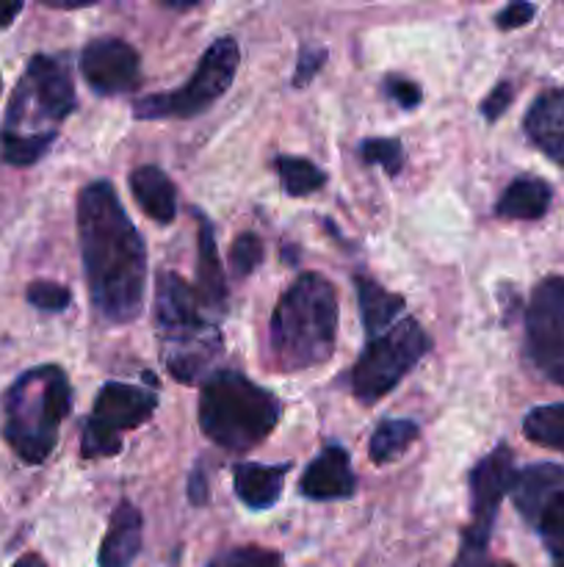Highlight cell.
<instances>
[{
    "label": "cell",
    "mask_w": 564,
    "mask_h": 567,
    "mask_svg": "<svg viewBox=\"0 0 564 567\" xmlns=\"http://www.w3.org/2000/svg\"><path fill=\"white\" fill-rule=\"evenodd\" d=\"M77 241L94 310L111 324L136 321L144 310L147 249L108 181L77 197Z\"/></svg>",
    "instance_id": "cell-1"
},
{
    "label": "cell",
    "mask_w": 564,
    "mask_h": 567,
    "mask_svg": "<svg viewBox=\"0 0 564 567\" xmlns=\"http://www.w3.org/2000/svg\"><path fill=\"white\" fill-rule=\"evenodd\" d=\"M75 105L77 97L66 61L59 55H33L6 111L0 136L6 164H36Z\"/></svg>",
    "instance_id": "cell-2"
},
{
    "label": "cell",
    "mask_w": 564,
    "mask_h": 567,
    "mask_svg": "<svg viewBox=\"0 0 564 567\" xmlns=\"http://www.w3.org/2000/svg\"><path fill=\"white\" fill-rule=\"evenodd\" d=\"M337 291L326 277L304 271L276 302L269 327L274 365L285 374L315 369L335 352Z\"/></svg>",
    "instance_id": "cell-3"
},
{
    "label": "cell",
    "mask_w": 564,
    "mask_h": 567,
    "mask_svg": "<svg viewBox=\"0 0 564 567\" xmlns=\"http://www.w3.org/2000/svg\"><path fill=\"white\" fill-rule=\"evenodd\" d=\"M72 413V385L59 365H36L17 377L3 396V435L28 465H42Z\"/></svg>",
    "instance_id": "cell-4"
},
{
    "label": "cell",
    "mask_w": 564,
    "mask_h": 567,
    "mask_svg": "<svg viewBox=\"0 0 564 567\" xmlns=\"http://www.w3.org/2000/svg\"><path fill=\"white\" fill-rule=\"evenodd\" d=\"M208 308L197 288L188 286L175 271L155 277V321L164 338V360L169 374L182 385L202 380L221 352L219 330L208 321Z\"/></svg>",
    "instance_id": "cell-5"
},
{
    "label": "cell",
    "mask_w": 564,
    "mask_h": 567,
    "mask_svg": "<svg viewBox=\"0 0 564 567\" xmlns=\"http://www.w3.org/2000/svg\"><path fill=\"white\" fill-rule=\"evenodd\" d=\"M282 404L238 371H216L199 391V426L216 446L243 454L274 432Z\"/></svg>",
    "instance_id": "cell-6"
},
{
    "label": "cell",
    "mask_w": 564,
    "mask_h": 567,
    "mask_svg": "<svg viewBox=\"0 0 564 567\" xmlns=\"http://www.w3.org/2000/svg\"><path fill=\"white\" fill-rule=\"evenodd\" d=\"M429 347L431 341L424 327L404 316L390 330L365 341L357 363L348 371L352 393L363 404H376L418 365V360L429 352Z\"/></svg>",
    "instance_id": "cell-7"
},
{
    "label": "cell",
    "mask_w": 564,
    "mask_h": 567,
    "mask_svg": "<svg viewBox=\"0 0 564 567\" xmlns=\"http://www.w3.org/2000/svg\"><path fill=\"white\" fill-rule=\"evenodd\" d=\"M241 64V50L232 37H221L208 44L199 59L197 72L177 92L147 94L133 103L136 120H191L205 114L230 89Z\"/></svg>",
    "instance_id": "cell-8"
},
{
    "label": "cell",
    "mask_w": 564,
    "mask_h": 567,
    "mask_svg": "<svg viewBox=\"0 0 564 567\" xmlns=\"http://www.w3.org/2000/svg\"><path fill=\"white\" fill-rule=\"evenodd\" d=\"M158 396L125 382H105L81 432L83 460L116 457L127 432L153 419Z\"/></svg>",
    "instance_id": "cell-9"
},
{
    "label": "cell",
    "mask_w": 564,
    "mask_h": 567,
    "mask_svg": "<svg viewBox=\"0 0 564 567\" xmlns=\"http://www.w3.org/2000/svg\"><path fill=\"white\" fill-rule=\"evenodd\" d=\"M518 513L540 535L553 567H564V468L553 463L531 465L514 480Z\"/></svg>",
    "instance_id": "cell-10"
},
{
    "label": "cell",
    "mask_w": 564,
    "mask_h": 567,
    "mask_svg": "<svg viewBox=\"0 0 564 567\" xmlns=\"http://www.w3.org/2000/svg\"><path fill=\"white\" fill-rule=\"evenodd\" d=\"M525 354L542 377L564 388V277H547L531 293Z\"/></svg>",
    "instance_id": "cell-11"
},
{
    "label": "cell",
    "mask_w": 564,
    "mask_h": 567,
    "mask_svg": "<svg viewBox=\"0 0 564 567\" xmlns=\"http://www.w3.org/2000/svg\"><path fill=\"white\" fill-rule=\"evenodd\" d=\"M518 480L514 454L506 443L492 449L470 471V524L462 529L464 548H490L498 507Z\"/></svg>",
    "instance_id": "cell-12"
},
{
    "label": "cell",
    "mask_w": 564,
    "mask_h": 567,
    "mask_svg": "<svg viewBox=\"0 0 564 567\" xmlns=\"http://www.w3.org/2000/svg\"><path fill=\"white\" fill-rule=\"evenodd\" d=\"M81 75L94 94L116 97L138 89L142 83V61L133 44L125 39H94L81 53Z\"/></svg>",
    "instance_id": "cell-13"
},
{
    "label": "cell",
    "mask_w": 564,
    "mask_h": 567,
    "mask_svg": "<svg viewBox=\"0 0 564 567\" xmlns=\"http://www.w3.org/2000/svg\"><path fill=\"white\" fill-rule=\"evenodd\" d=\"M354 487H357V476L352 471V460H348L346 449L330 443L313 463L304 471L299 491L310 502H341V498H352Z\"/></svg>",
    "instance_id": "cell-14"
},
{
    "label": "cell",
    "mask_w": 564,
    "mask_h": 567,
    "mask_svg": "<svg viewBox=\"0 0 564 567\" xmlns=\"http://www.w3.org/2000/svg\"><path fill=\"white\" fill-rule=\"evenodd\" d=\"M525 133L542 153L564 166V89H547L531 103L523 120Z\"/></svg>",
    "instance_id": "cell-15"
},
{
    "label": "cell",
    "mask_w": 564,
    "mask_h": 567,
    "mask_svg": "<svg viewBox=\"0 0 564 567\" xmlns=\"http://www.w3.org/2000/svg\"><path fill=\"white\" fill-rule=\"evenodd\" d=\"M142 529L144 520L142 513L133 502L122 498L116 504V509L111 513L108 532H105V540L100 546V567H130L133 559L142 551Z\"/></svg>",
    "instance_id": "cell-16"
},
{
    "label": "cell",
    "mask_w": 564,
    "mask_h": 567,
    "mask_svg": "<svg viewBox=\"0 0 564 567\" xmlns=\"http://www.w3.org/2000/svg\"><path fill=\"white\" fill-rule=\"evenodd\" d=\"M199 216L197 230V293L210 313L227 308V280L221 269L219 249H216V230L208 216Z\"/></svg>",
    "instance_id": "cell-17"
},
{
    "label": "cell",
    "mask_w": 564,
    "mask_h": 567,
    "mask_svg": "<svg viewBox=\"0 0 564 567\" xmlns=\"http://www.w3.org/2000/svg\"><path fill=\"white\" fill-rule=\"evenodd\" d=\"M291 463L282 465H260V463H241L232 471L236 482V496L247 504L249 509H271L282 496V482H285Z\"/></svg>",
    "instance_id": "cell-18"
},
{
    "label": "cell",
    "mask_w": 564,
    "mask_h": 567,
    "mask_svg": "<svg viewBox=\"0 0 564 567\" xmlns=\"http://www.w3.org/2000/svg\"><path fill=\"white\" fill-rule=\"evenodd\" d=\"M130 192L147 216L158 225H171L177 216V188L160 166H138L130 172Z\"/></svg>",
    "instance_id": "cell-19"
},
{
    "label": "cell",
    "mask_w": 564,
    "mask_h": 567,
    "mask_svg": "<svg viewBox=\"0 0 564 567\" xmlns=\"http://www.w3.org/2000/svg\"><path fill=\"white\" fill-rule=\"evenodd\" d=\"M354 288H357L359 316H363V327L368 338L390 330L398 319H404V299L398 293L385 291L374 277L357 275L354 277Z\"/></svg>",
    "instance_id": "cell-20"
},
{
    "label": "cell",
    "mask_w": 564,
    "mask_h": 567,
    "mask_svg": "<svg viewBox=\"0 0 564 567\" xmlns=\"http://www.w3.org/2000/svg\"><path fill=\"white\" fill-rule=\"evenodd\" d=\"M551 208V186L540 177H514L512 183L506 186V192L501 194L495 205V214L501 219H523V221H534L542 219Z\"/></svg>",
    "instance_id": "cell-21"
},
{
    "label": "cell",
    "mask_w": 564,
    "mask_h": 567,
    "mask_svg": "<svg viewBox=\"0 0 564 567\" xmlns=\"http://www.w3.org/2000/svg\"><path fill=\"white\" fill-rule=\"evenodd\" d=\"M420 430L415 421L409 419H385L379 426L374 430L368 443V457L374 460L376 465H387L396 463L398 457L409 452L415 441H418Z\"/></svg>",
    "instance_id": "cell-22"
},
{
    "label": "cell",
    "mask_w": 564,
    "mask_h": 567,
    "mask_svg": "<svg viewBox=\"0 0 564 567\" xmlns=\"http://www.w3.org/2000/svg\"><path fill=\"white\" fill-rule=\"evenodd\" d=\"M276 172H280L282 188L291 197H307V194L318 192L326 183V172L318 169L313 161L296 158V155H276L274 161Z\"/></svg>",
    "instance_id": "cell-23"
},
{
    "label": "cell",
    "mask_w": 564,
    "mask_h": 567,
    "mask_svg": "<svg viewBox=\"0 0 564 567\" xmlns=\"http://www.w3.org/2000/svg\"><path fill=\"white\" fill-rule=\"evenodd\" d=\"M523 432L536 446L556 449L564 454V402L531 410L523 421Z\"/></svg>",
    "instance_id": "cell-24"
},
{
    "label": "cell",
    "mask_w": 564,
    "mask_h": 567,
    "mask_svg": "<svg viewBox=\"0 0 564 567\" xmlns=\"http://www.w3.org/2000/svg\"><path fill=\"white\" fill-rule=\"evenodd\" d=\"M359 155L365 164H379L390 177L404 169V150L398 138H368L359 144Z\"/></svg>",
    "instance_id": "cell-25"
},
{
    "label": "cell",
    "mask_w": 564,
    "mask_h": 567,
    "mask_svg": "<svg viewBox=\"0 0 564 567\" xmlns=\"http://www.w3.org/2000/svg\"><path fill=\"white\" fill-rule=\"evenodd\" d=\"M208 567H285V563H282L280 551L260 546H241L210 559Z\"/></svg>",
    "instance_id": "cell-26"
},
{
    "label": "cell",
    "mask_w": 564,
    "mask_h": 567,
    "mask_svg": "<svg viewBox=\"0 0 564 567\" xmlns=\"http://www.w3.org/2000/svg\"><path fill=\"white\" fill-rule=\"evenodd\" d=\"M263 241H260V236H254V233H241V236L232 241V249H230V266H232V275L236 277H249L254 269L260 266V260H263Z\"/></svg>",
    "instance_id": "cell-27"
},
{
    "label": "cell",
    "mask_w": 564,
    "mask_h": 567,
    "mask_svg": "<svg viewBox=\"0 0 564 567\" xmlns=\"http://www.w3.org/2000/svg\"><path fill=\"white\" fill-rule=\"evenodd\" d=\"M25 297L33 308L44 310V313H61V310L70 308V302H72L70 288H64L61 282H50V280L31 282L25 291Z\"/></svg>",
    "instance_id": "cell-28"
},
{
    "label": "cell",
    "mask_w": 564,
    "mask_h": 567,
    "mask_svg": "<svg viewBox=\"0 0 564 567\" xmlns=\"http://www.w3.org/2000/svg\"><path fill=\"white\" fill-rule=\"evenodd\" d=\"M326 61V50L324 48H313V44H304L302 53H299V61H296V72H293V86L302 89L307 86L310 81H313L315 75H318L321 64Z\"/></svg>",
    "instance_id": "cell-29"
},
{
    "label": "cell",
    "mask_w": 564,
    "mask_h": 567,
    "mask_svg": "<svg viewBox=\"0 0 564 567\" xmlns=\"http://www.w3.org/2000/svg\"><path fill=\"white\" fill-rule=\"evenodd\" d=\"M385 94L390 100H396V103L407 111H412L415 105H420V97H424L418 83L407 81V78H398V75L385 78Z\"/></svg>",
    "instance_id": "cell-30"
},
{
    "label": "cell",
    "mask_w": 564,
    "mask_h": 567,
    "mask_svg": "<svg viewBox=\"0 0 564 567\" xmlns=\"http://www.w3.org/2000/svg\"><path fill=\"white\" fill-rule=\"evenodd\" d=\"M512 100H514L512 83H506V81L498 83V86L492 89L484 100H481V116H484L487 122H495L498 116H503V111L512 105Z\"/></svg>",
    "instance_id": "cell-31"
},
{
    "label": "cell",
    "mask_w": 564,
    "mask_h": 567,
    "mask_svg": "<svg viewBox=\"0 0 564 567\" xmlns=\"http://www.w3.org/2000/svg\"><path fill=\"white\" fill-rule=\"evenodd\" d=\"M534 14H536V6H531V3H512V6H506V9H503L501 14L495 17V22H498V28H501V31H512V28L529 25V22L534 20Z\"/></svg>",
    "instance_id": "cell-32"
},
{
    "label": "cell",
    "mask_w": 564,
    "mask_h": 567,
    "mask_svg": "<svg viewBox=\"0 0 564 567\" xmlns=\"http://www.w3.org/2000/svg\"><path fill=\"white\" fill-rule=\"evenodd\" d=\"M188 502L191 504H205L208 502V482H205V474L202 471H194L191 480H188Z\"/></svg>",
    "instance_id": "cell-33"
},
{
    "label": "cell",
    "mask_w": 564,
    "mask_h": 567,
    "mask_svg": "<svg viewBox=\"0 0 564 567\" xmlns=\"http://www.w3.org/2000/svg\"><path fill=\"white\" fill-rule=\"evenodd\" d=\"M20 11H22L20 0H17V3H0V31H3V28H9L11 20H14Z\"/></svg>",
    "instance_id": "cell-34"
},
{
    "label": "cell",
    "mask_w": 564,
    "mask_h": 567,
    "mask_svg": "<svg viewBox=\"0 0 564 567\" xmlns=\"http://www.w3.org/2000/svg\"><path fill=\"white\" fill-rule=\"evenodd\" d=\"M14 567H48V565H44V559L39 557V554H25V557L17 559Z\"/></svg>",
    "instance_id": "cell-35"
}]
</instances>
